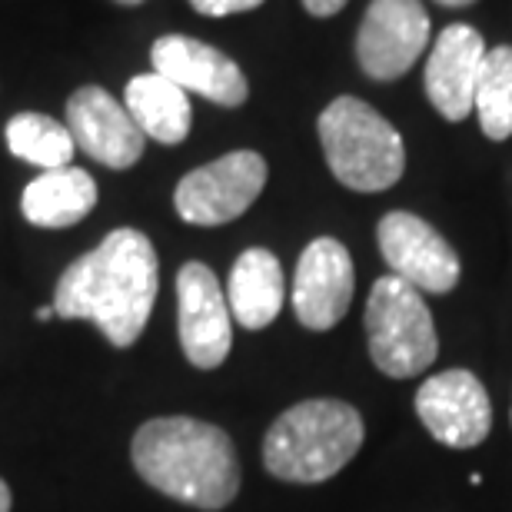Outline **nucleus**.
I'll use <instances>...</instances> for the list:
<instances>
[{"instance_id":"f257e3e1","label":"nucleus","mask_w":512,"mask_h":512,"mask_svg":"<svg viewBox=\"0 0 512 512\" xmlns=\"http://www.w3.org/2000/svg\"><path fill=\"white\" fill-rule=\"evenodd\" d=\"M157 286L160 263L147 233L120 227L67 266L50 306L60 320H90L110 343L127 350L150 320Z\"/></svg>"},{"instance_id":"f03ea898","label":"nucleus","mask_w":512,"mask_h":512,"mask_svg":"<svg viewBox=\"0 0 512 512\" xmlns=\"http://www.w3.org/2000/svg\"><path fill=\"white\" fill-rule=\"evenodd\" d=\"M143 483L177 503L223 509L240 493L233 439L220 426L193 416H160L137 429L130 446Z\"/></svg>"},{"instance_id":"7ed1b4c3","label":"nucleus","mask_w":512,"mask_h":512,"mask_svg":"<svg viewBox=\"0 0 512 512\" xmlns=\"http://www.w3.org/2000/svg\"><path fill=\"white\" fill-rule=\"evenodd\" d=\"M363 416L340 399H303L276 416L263 439V466L283 483L313 486L336 476L363 446Z\"/></svg>"},{"instance_id":"20e7f679","label":"nucleus","mask_w":512,"mask_h":512,"mask_svg":"<svg viewBox=\"0 0 512 512\" xmlns=\"http://www.w3.org/2000/svg\"><path fill=\"white\" fill-rule=\"evenodd\" d=\"M333 177L356 193L389 190L406 170L399 130L360 97H336L316 120Z\"/></svg>"},{"instance_id":"39448f33","label":"nucleus","mask_w":512,"mask_h":512,"mask_svg":"<svg viewBox=\"0 0 512 512\" xmlns=\"http://www.w3.org/2000/svg\"><path fill=\"white\" fill-rule=\"evenodd\" d=\"M366 340L376 370L409 380L433 366L439 353L433 313L416 286L399 276H380L366 300Z\"/></svg>"},{"instance_id":"423d86ee","label":"nucleus","mask_w":512,"mask_h":512,"mask_svg":"<svg viewBox=\"0 0 512 512\" xmlns=\"http://www.w3.org/2000/svg\"><path fill=\"white\" fill-rule=\"evenodd\" d=\"M266 187V160L256 150H233L177 183L173 207L193 227H220L243 217Z\"/></svg>"},{"instance_id":"0eeeda50","label":"nucleus","mask_w":512,"mask_h":512,"mask_svg":"<svg viewBox=\"0 0 512 512\" xmlns=\"http://www.w3.org/2000/svg\"><path fill=\"white\" fill-rule=\"evenodd\" d=\"M177 330L187 360L197 370H217L233 346L227 293L207 263H183L177 273Z\"/></svg>"},{"instance_id":"6e6552de","label":"nucleus","mask_w":512,"mask_h":512,"mask_svg":"<svg viewBox=\"0 0 512 512\" xmlns=\"http://www.w3.org/2000/svg\"><path fill=\"white\" fill-rule=\"evenodd\" d=\"M429 44V14L419 0H373L356 34V60L373 80H396Z\"/></svg>"},{"instance_id":"1a4fd4ad","label":"nucleus","mask_w":512,"mask_h":512,"mask_svg":"<svg viewBox=\"0 0 512 512\" xmlns=\"http://www.w3.org/2000/svg\"><path fill=\"white\" fill-rule=\"evenodd\" d=\"M380 253L393 276L416 286L419 293H449L459 283V256L443 233L416 213L393 210L376 230Z\"/></svg>"},{"instance_id":"9d476101","label":"nucleus","mask_w":512,"mask_h":512,"mask_svg":"<svg viewBox=\"0 0 512 512\" xmlns=\"http://www.w3.org/2000/svg\"><path fill=\"white\" fill-rule=\"evenodd\" d=\"M416 416L429 436L453 449H473L493 429L489 393L469 370L429 376L416 393Z\"/></svg>"},{"instance_id":"9b49d317","label":"nucleus","mask_w":512,"mask_h":512,"mask_svg":"<svg viewBox=\"0 0 512 512\" xmlns=\"http://www.w3.org/2000/svg\"><path fill=\"white\" fill-rule=\"evenodd\" d=\"M353 260L340 240L320 237L303 250L293 280V313L306 330H333L353 303Z\"/></svg>"},{"instance_id":"f8f14e48","label":"nucleus","mask_w":512,"mask_h":512,"mask_svg":"<svg viewBox=\"0 0 512 512\" xmlns=\"http://www.w3.org/2000/svg\"><path fill=\"white\" fill-rule=\"evenodd\" d=\"M153 74L173 80L187 94H200L220 107H240L247 104L250 84L243 70L213 44H203L187 34H167L160 37L150 50Z\"/></svg>"},{"instance_id":"ddd939ff","label":"nucleus","mask_w":512,"mask_h":512,"mask_svg":"<svg viewBox=\"0 0 512 512\" xmlns=\"http://www.w3.org/2000/svg\"><path fill=\"white\" fill-rule=\"evenodd\" d=\"M67 130L90 160L110 170H127L143 157L147 137L133 124L124 104L104 87H80L67 100Z\"/></svg>"},{"instance_id":"4468645a","label":"nucleus","mask_w":512,"mask_h":512,"mask_svg":"<svg viewBox=\"0 0 512 512\" xmlns=\"http://www.w3.org/2000/svg\"><path fill=\"white\" fill-rule=\"evenodd\" d=\"M486 60V44L476 27L469 24H449L436 37L433 50L426 60V97L446 120H466L473 114L479 70Z\"/></svg>"},{"instance_id":"2eb2a0df","label":"nucleus","mask_w":512,"mask_h":512,"mask_svg":"<svg viewBox=\"0 0 512 512\" xmlns=\"http://www.w3.org/2000/svg\"><path fill=\"white\" fill-rule=\"evenodd\" d=\"M227 303H230V316L243 330H263V326H270L286 303V280L280 260L263 247L243 250L230 270Z\"/></svg>"},{"instance_id":"dca6fc26","label":"nucleus","mask_w":512,"mask_h":512,"mask_svg":"<svg viewBox=\"0 0 512 512\" xmlns=\"http://www.w3.org/2000/svg\"><path fill=\"white\" fill-rule=\"evenodd\" d=\"M94 207H97V183L80 167L44 170L20 193V213L27 217V223L44 230L74 227Z\"/></svg>"},{"instance_id":"f3484780","label":"nucleus","mask_w":512,"mask_h":512,"mask_svg":"<svg viewBox=\"0 0 512 512\" xmlns=\"http://www.w3.org/2000/svg\"><path fill=\"white\" fill-rule=\"evenodd\" d=\"M124 107L143 137L167 143V147L187 140L193 127V107L187 90L160 74H137L127 80Z\"/></svg>"},{"instance_id":"a211bd4d","label":"nucleus","mask_w":512,"mask_h":512,"mask_svg":"<svg viewBox=\"0 0 512 512\" xmlns=\"http://www.w3.org/2000/svg\"><path fill=\"white\" fill-rule=\"evenodd\" d=\"M7 150L14 153L17 160H27L34 167H44V170H60V167H70L74 160V150L77 143L70 137L67 124L60 120L47 117V114H17L7 120Z\"/></svg>"},{"instance_id":"6ab92c4d","label":"nucleus","mask_w":512,"mask_h":512,"mask_svg":"<svg viewBox=\"0 0 512 512\" xmlns=\"http://www.w3.org/2000/svg\"><path fill=\"white\" fill-rule=\"evenodd\" d=\"M473 110L489 140L512 137V47L486 50Z\"/></svg>"},{"instance_id":"aec40b11","label":"nucleus","mask_w":512,"mask_h":512,"mask_svg":"<svg viewBox=\"0 0 512 512\" xmlns=\"http://www.w3.org/2000/svg\"><path fill=\"white\" fill-rule=\"evenodd\" d=\"M263 0H190V7L203 17H230L243 10H256Z\"/></svg>"},{"instance_id":"412c9836","label":"nucleus","mask_w":512,"mask_h":512,"mask_svg":"<svg viewBox=\"0 0 512 512\" xmlns=\"http://www.w3.org/2000/svg\"><path fill=\"white\" fill-rule=\"evenodd\" d=\"M303 7L310 10L313 17H333L346 7V0H303Z\"/></svg>"},{"instance_id":"4be33fe9","label":"nucleus","mask_w":512,"mask_h":512,"mask_svg":"<svg viewBox=\"0 0 512 512\" xmlns=\"http://www.w3.org/2000/svg\"><path fill=\"white\" fill-rule=\"evenodd\" d=\"M0 512H10V489L4 479H0Z\"/></svg>"},{"instance_id":"5701e85b","label":"nucleus","mask_w":512,"mask_h":512,"mask_svg":"<svg viewBox=\"0 0 512 512\" xmlns=\"http://www.w3.org/2000/svg\"><path fill=\"white\" fill-rule=\"evenodd\" d=\"M34 316H37V323H47V320H54L57 313H54V306H37Z\"/></svg>"},{"instance_id":"b1692460","label":"nucleus","mask_w":512,"mask_h":512,"mask_svg":"<svg viewBox=\"0 0 512 512\" xmlns=\"http://www.w3.org/2000/svg\"><path fill=\"white\" fill-rule=\"evenodd\" d=\"M443 7H466V4H473V0H439Z\"/></svg>"},{"instance_id":"393cba45","label":"nucleus","mask_w":512,"mask_h":512,"mask_svg":"<svg viewBox=\"0 0 512 512\" xmlns=\"http://www.w3.org/2000/svg\"><path fill=\"white\" fill-rule=\"evenodd\" d=\"M114 4H124V7H137V4H143V0H114Z\"/></svg>"}]
</instances>
